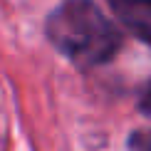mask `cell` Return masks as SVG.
<instances>
[{"label": "cell", "mask_w": 151, "mask_h": 151, "mask_svg": "<svg viewBox=\"0 0 151 151\" xmlns=\"http://www.w3.org/2000/svg\"><path fill=\"white\" fill-rule=\"evenodd\" d=\"M47 37L65 57L82 67L104 65L122 45L119 30L92 0H65L47 17Z\"/></svg>", "instance_id": "cell-1"}, {"label": "cell", "mask_w": 151, "mask_h": 151, "mask_svg": "<svg viewBox=\"0 0 151 151\" xmlns=\"http://www.w3.org/2000/svg\"><path fill=\"white\" fill-rule=\"evenodd\" d=\"M109 5L139 40L151 42V0H109Z\"/></svg>", "instance_id": "cell-2"}, {"label": "cell", "mask_w": 151, "mask_h": 151, "mask_svg": "<svg viewBox=\"0 0 151 151\" xmlns=\"http://www.w3.org/2000/svg\"><path fill=\"white\" fill-rule=\"evenodd\" d=\"M131 151H151V131H136L129 139Z\"/></svg>", "instance_id": "cell-3"}, {"label": "cell", "mask_w": 151, "mask_h": 151, "mask_svg": "<svg viewBox=\"0 0 151 151\" xmlns=\"http://www.w3.org/2000/svg\"><path fill=\"white\" fill-rule=\"evenodd\" d=\"M139 102H141V109L151 116V82H149L146 87H144V92H141V99H139Z\"/></svg>", "instance_id": "cell-4"}]
</instances>
